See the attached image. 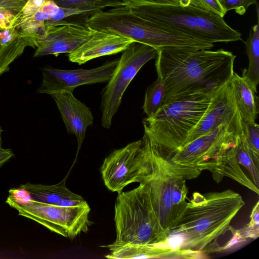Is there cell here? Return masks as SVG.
<instances>
[{
  "label": "cell",
  "instance_id": "1",
  "mask_svg": "<svg viewBox=\"0 0 259 259\" xmlns=\"http://www.w3.org/2000/svg\"><path fill=\"white\" fill-rule=\"evenodd\" d=\"M157 50L156 70L165 87L162 105L193 92L218 88L229 81L234 72L236 56L223 49Z\"/></svg>",
  "mask_w": 259,
  "mask_h": 259
},
{
  "label": "cell",
  "instance_id": "2",
  "mask_svg": "<svg viewBox=\"0 0 259 259\" xmlns=\"http://www.w3.org/2000/svg\"><path fill=\"white\" fill-rule=\"evenodd\" d=\"M244 204L241 195L231 189L195 192L168 235L177 237L179 250L206 256L220 252L218 239L229 231L231 221Z\"/></svg>",
  "mask_w": 259,
  "mask_h": 259
},
{
  "label": "cell",
  "instance_id": "3",
  "mask_svg": "<svg viewBox=\"0 0 259 259\" xmlns=\"http://www.w3.org/2000/svg\"><path fill=\"white\" fill-rule=\"evenodd\" d=\"M219 88L183 95L162 105L153 117L144 119V133L162 156L170 160L183 147Z\"/></svg>",
  "mask_w": 259,
  "mask_h": 259
},
{
  "label": "cell",
  "instance_id": "4",
  "mask_svg": "<svg viewBox=\"0 0 259 259\" xmlns=\"http://www.w3.org/2000/svg\"><path fill=\"white\" fill-rule=\"evenodd\" d=\"M130 7L137 15L158 26L202 41L214 44L241 39V34L229 26L223 17L207 10L178 5Z\"/></svg>",
  "mask_w": 259,
  "mask_h": 259
},
{
  "label": "cell",
  "instance_id": "5",
  "mask_svg": "<svg viewBox=\"0 0 259 259\" xmlns=\"http://www.w3.org/2000/svg\"><path fill=\"white\" fill-rule=\"evenodd\" d=\"M116 237L104 246L110 250L125 245H154L163 242L168 234L153 208L149 188L145 183L118 193L114 206Z\"/></svg>",
  "mask_w": 259,
  "mask_h": 259
},
{
  "label": "cell",
  "instance_id": "6",
  "mask_svg": "<svg viewBox=\"0 0 259 259\" xmlns=\"http://www.w3.org/2000/svg\"><path fill=\"white\" fill-rule=\"evenodd\" d=\"M87 25L92 29L121 35L156 49H197L198 39L158 26L135 14L128 6L91 14Z\"/></svg>",
  "mask_w": 259,
  "mask_h": 259
},
{
  "label": "cell",
  "instance_id": "7",
  "mask_svg": "<svg viewBox=\"0 0 259 259\" xmlns=\"http://www.w3.org/2000/svg\"><path fill=\"white\" fill-rule=\"evenodd\" d=\"M148 142L150 169L142 183L149 188L154 210L168 236L181 216L174 203L176 189L186 180L197 178L202 171L173 163L158 151L149 137Z\"/></svg>",
  "mask_w": 259,
  "mask_h": 259
},
{
  "label": "cell",
  "instance_id": "8",
  "mask_svg": "<svg viewBox=\"0 0 259 259\" xmlns=\"http://www.w3.org/2000/svg\"><path fill=\"white\" fill-rule=\"evenodd\" d=\"M6 202L23 216L39 223L50 231L68 238H73L88 230L89 204L65 207L35 201L29 199L25 202L17 200L13 195Z\"/></svg>",
  "mask_w": 259,
  "mask_h": 259
},
{
  "label": "cell",
  "instance_id": "9",
  "mask_svg": "<svg viewBox=\"0 0 259 259\" xmlns=\"http://www.w3.org/2000/svg\"><path fill=\"white\" fill-rule=\"evenodd\" d=\"M122 52L111 77L101 92V123L107 129L111 126L112 118L119 108L127 87L141 68L150 60L156 58L158 50L134 41Z\"/></svg>",
  "mask_w": 259,
  "mask_h": 259
},
{
  "label": "cell",
  "instance_id": "10",
  "mask_svg": "<svg viewBox=\"0 0 259 259\" xmlns=\"http://www.w3.org/2000/svg\"><path fill=\"white\" fill-rule=\"evenodd\" d=\"M150 169L148 138L144 133L141 140L114 150L107 156L101 173L106 187L119 193L131 183L143 182Z\"/></svg>",
  "mask_w": 259,
  "mask_h": 259
},
{
  "label": "cell",
  "instance_id": "11",
  "mask_svg": "<svg viewBox=\"0 0 259 259\" xmlns=\"http://www.w3.org/2000/svg\"><path fill=\"white\" fill-rule=\"evenodd\" d=\"M240 136L230 126L221 124L185 145L169 160L177 165L212 172L218 156L234 145Z\"/></svg>",
  "mask_w": 259,
  "mask_h": 259
},
{
  "label": "cell",
  "instance_id": "12",
  "mask_svg": "<svg viewBox=\"0 0 259 259\" xmlns=\"http://www.w3.org/2000/svg\"><path fill=\"white\" fill-rule=\"evenodd\" d=\"M221 124H227L240 135L243 134L242 120L230 80L214 93L205 114L190 132L183 147Z\"/></svg>",
  "mask_w": 259,
  "mask_h": 259
},
{
  "label": "cell",
  "instance_id": "13",
  "mask_svg": "<svg viewBox=\"0 0 259 259\" xmlns=\"http://www.w3.org/2000/svg\"><path fill=\"white\" fill-rule=\"evenodd\" d=\"M119 59L106 61L97 68L62 70L47 66L42 68V83L38 90L40 94L62 91L73 93L77 87L83 84L108 82L116 68Z\"/></svg>",
  "mask_w": 259,
  "mask_h": 259
},
{
  "label": "cell",
  "instance_id": "14",
  "mask_svg": "<svg viewBox=\"0 0 259 259\" xmlns=\"http://www.w3.org/2000/svg\"><path fill=\"white\" fill-rule=\"evenodd\" d=\"M94 31L86 21H59L47 27L44 37L34 42L36 49L33 57L69 54L90 38Z\"/></svg>",
  "mask_w": 259,
  "mask_h": 259
},
{
  "label": "cell",
  "instance_id": "15",
  "mask_svg": "<svg viewBox=\"0 0 259 259\" xmlns=\"http://www.w3.org/2000/svg\"><path fill=\"white\" fill-rule=\"evenodd\" d=\"M57 106L68 133L75 136L77 153L85 138L87 127L93 123L91 109L77 99L73 93L62 91L51 94Z\"/></svg>",
  "mask_w": 259,
  "mask_h": 259
},
{
  "label": "cell",
  "instance_id": "16",
  "mask_svg": "<svg viewBox=\"0 0 259 259\" xmlns=\"http://www.w3.org/2000/svg\"><path fill=\"white\" fill-rule=\"evenodd\" d=\"M134 40L119 34L95 30L93 34L73 52L69 60L78 65L104 56L123 52Z\"/></svg>",
  "mask_w": 259,
  "mask_h": 259
},
{
  "label": "cell",
  "instance_id": "17",
  "mask_svg": "<svg viewBox=\"0 0 259 259\" xmlns=\"http://www.w3.org/2000/svg\"><path fill=\"white\" fill-rule=\"evenodd\" d=\"M60 7L53 0H44L40 7L31 16L18 22L15 26L19 34L34 48V42L45 35L46 23L59 11Z\"/></svg>",
  "mask_w": 259,
  "mask_h": 259
},
{
  "label": "cell",
  "instance_id": "18",
  "mask_svg": "<svg viewBox=\"0 0 259 259\" xmlns=\"http://www.w3.org/2000/svg\"><path fill=\"white\" fill-rule=\"evenodd\" d=\"M235 144L218 156L215 166L211 172L212 177L217 183L221 182L224 177H229L258 194V188L254 184L239 162L235 150Z\"/></svg>",
  "mask_w": 259,
  "mask_h": 259
},
{
  "label": "cell",
  "instance_id": "19",
  "mask_svg": "<svg viewBox=\"0 0 259 259\" xmlns=\"http://www.w3.org/2000/svg\"><path fill=\"white\" fill-rule=\"evenodd\" d=\"M230 82L242 121H255L258 113L256 89L242 76L235 72L230 79Z\"/></svg>",
  "mask_w": 259,
  "mask_h": 259
},
{
  "label": "cell",
  "instance_id": "20",
  "mask_svg": "<svg viewBox=\"0 0 259 259\" xmlns=\"http://www.w3.org/2000/svg\"><path fill=\"white\" fill-rule=\"evenodd\" d=\"M108 258H175V251L165 242L154 245H125L110 250Z\"/></svg>",
  "mask_w": 259,
  "mask_h": 259
},
{
  "label": "cell",
  "instance_id": "21",
  "mask_svg": "<svg viewBox=\"0 0 259 259\" xmlns=\"http://www.w3.org/2000/svg\"><path fill=\"white\" fill-rule=\"evenodd\" d=\"M19 189L25 191L28 194L29 199L32 200L55 205L65 197L75 194L66 187L65 179L52 185L27 182L20 185Z\"/></svg>",
  "mask_w": 259,
  "mask_h": 259
},
{
  "label": "cell",
  "instance_id": "22",
  "mask_svg": "<svg viewBox=\"0 0 259 259\" xmlns=\"http://www.w3.org/2000/svg\"><path fill=\"white\" fill-rule=\"evenodd\" d=\"M257 23L250 29L245 41L246 54L249 59L247 69L242 70V76L254 88L259 82V22L258 9L257 8Z\"/></svg>",
  "mask_w": 259,
  "mask_h": 259
},
{
  "label": "cell",
  "instance_id": "23",
  "mask_svg": "<svg viewBox=\"0 0 259 259\" xmlns=\"http://www.w3.org/2000/svg\"><path fill=\"white\" fill-rule=\"evenodd\" d=\"M235 150L240 164L247 171L254 184L259 187V158L255 156L249 148L243 134L240 136L235 145Z\"/></svg>",
  "mask_w": 259,
  "mask_h": 259
},
{
  "label": "cell",
  "instance_id": "24",
  "mask_svg": "<svg viewBox=\"0 0 259 259\" xmlns=\"http://www.w3.org/2000/svg\"><path fill=\"white\" fill-rule=\"evenodd\" d=\"M60 8L79 10L91 15L108 7L126 6L122 0H53Z\"/></svg>",
  "mask_w": 259,
  "mask_h": 259
},
{
  "label": "cell",
  "instance_id": "25",
  "mask_svg": "<svg viewBox=\"0 0 259 259\" xmlns=\"http://www.w3.org/2000/svg\"><path fill=\"white\" fill-rule=\"evenodd\" d=\"M165 87L164 81L157 79L147 89L142 107L147 117H152L160 110L163 105Z\"/></svg>",
  "mask_w": 259,
  "mask_h": 259
},
{
  "label": "cell",
  "instance_id": "26",
  "mask_svg": "<svg viewBox=\"0 0 259 259\" xmlns=\"http://www.w3.org/2000/svg\"><path fill=\"white\" fill-rule=\"evenodd\" d=\"M27 46H30L28 40L21 35L6 45L0 42V75L9 70L10 65L23 53Z\"/></svg>",
  "mask_w": 259,
  "mask_h": 259
},
{
  "label": "cell",
  "instance_id": "27",
  "mask_svg": "<svg viewBox=\"0 0 259 259\" xmlns=\"http://www.w3.org/2000/svg\"><path fill=\"white\" fill-rule=\"evenodd\" d=\"M243 134L253 155L259 158V126L255 121H242Z\"/></svg>",
  "mask_w": 259,
  "mask_h": 259
},
{
  "label": "cell",
  "instance_id": "28",
  "mask_svg": "<svg viewBox=\"0 0 259 259\" xmlns=\"http://www.w3.org/2000/svg\"><path fill=\"white\" fill-rule=\"evenodd\" d=\"M224 12L234 10L239 15H243L253 4H257V0H217Z\"/></svg>",
  "mask_w": 259,
  "mask_h": 259
},
{
  "label": "cell",
  "instance_id": "29",
  "mask_svg": "<svg viewBox=\"0 0 259 259\" xmlns=\"http://www.w3.org/2000/svg\"><path fill=\"white\" fill-rule=\"evenodd\" d=\"M241 230L247 239H255L258 237L259 235L258 201L252 209L249 224Z\"/></svg>",
  "mask_w": 259,
  "mask_h": 259
},
{
  "label": "cell",
  "instance_id": "30",
  "mask_svg": "<svg viewBox=\"0 0 259 259\" xmlns=\"http://www.w3.org/2000/svg\"><path fill=\"white\" fill-rule=\"evenodd\" d=\"M44 0H28L22 10L16 14L14 26L19 21L32 16L41 6Z\"/></svg>",
  "mask_w": 259,
  "mask_h": 259
},
{
  "label": "cell",
  "instance_id": "31",
  "mask_svg": "<svg viewBox=\"0 0 259 259\" xmlns=\"http://www.w3.org/2000/svg\"><path fill=\"white\" fill-rule=\"evenodd\" d=\"M130 7L143 5H178L181 0H122Z\"/></svg>",
  "mask_w": 259,
  "mask_h": 259
},
{
  "label": "cell",
  "instance_id": "32",
  "mask_svg": "<svg viewBox=\"0 0 259 259\" xmlns=\"http://www.w3.org/2000/svg\"><path fill=\"white\" fill-rule=\"evenodd\" d=\"M15 21L16 14L9 10L0 8V29L13 27Z\"/></svg>",
  "mask_w": 259,
  "mask_h": 259
},
{
  "label": "cell",
  "instance_id": "33",
  "mask_svg": "<svg viewBox=\"0 0 259 259\" xmlns=\"http://www.w3.org/2000/svg\"><path fill=\"white\" fill-rule=\"evenodd\" d=\"M88 204L87 202L81 196L75 193L73 195L61 199L56 205L65 207H72L82 206Z\"/></svg>",
  "mask_w": 259,
  "mask_h": 259
},
{
  "label": "cell",
  "instance_id": "34",
  "mask_svg": "<svg viewBox=\"0 0 259 259\" xmlns=\"http://www.w3.org/2000/svg\"><path fill=\"white\" fill-rule=\"evenodd\" d=\"M27 1L0 0V8L9 10L15 14H17L22 10Z\"/></svg>",
  "mask_w": 259,
  "mask_h": 259
},
{
  "label": "cell",
  "instance_id": "35",
  "mask_svg": "<svg viewBox=\"0 0 259 259\" xmlns=\"http://www.w3.org/2000/svg\"><path fill=\"white\" fill-rule=\"evenodd\" d=\"M207 10L217 14L222 17L226 14L217 0H200Z\"/></svg>",
  "mask_w": 259,
  "mask_h": 259
},
{
  "label": "cell",
  "instance_id": "36",
  "mask_svg": "<svg viewBox=\"0 0 259 259\" xmlns=\"http://www.w3.org/2000/svg\"><path fill=\"white\" fill-rule=\"evenodd\" d=\"M14 156L12 150L0 148V167Z\"/></svg>",
  "mask_w": 259,
  "mask_h": 259
},
{
  "label": "cell",
  "instance_id": "37",
  "mask_svg": "<svg viewBox=\"0 0 259 259\" xmlns=\"http://www.w3.org/2000/svg\"><path fill=\"white\" fill-rule=\"evenodd\" d=\"M3 132V130L2 127L0 126V148L2 147V138H1V134Z\"/></svg>",
  "mask_w": 259,
  "mask_h": 259
},
{
  "label": "cell",
  "instance_id": "38",
  "mask_svg": "<svg viewBox=\"0 0 259 259\" xmlns=\"http://www.w3.org/2000/svg\"><path fill=\"white\" fill-rule=\"evenodd\" d=\"M0 30H1V29H0Z\"/></svg>",
  "mask_w": 259,
  "mask_h": 259
}]
</instances>
